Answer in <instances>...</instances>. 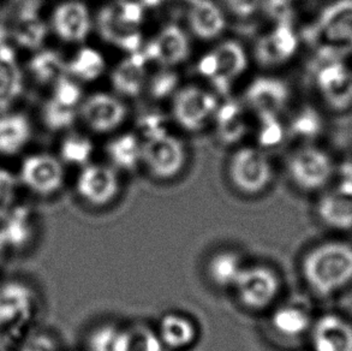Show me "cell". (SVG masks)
Here are the masks:
<instances>
[{
  "instance_id": "5b68a950",
  "label": "cell",
  "mask_w": 352,
  "mask_h": 351,
  "mask_svg": "<svg viewBox=\"0 0 352 351\" xmlns=\"http://www.w3.org/2000/svg\"><path fill=\"white\" fill-rule=\"evenodd\" d=\"M338 171L333 153L316 143L302 145L287 160L291 182L305 193L321 194L333 184Z\"/></svg>"
},
{
  "instance_id": "f1b7e54d",
  "label": "cell",
  "mask_w": 352,
  "mask_h": 351,
  "mask_svg": "<svg viewBox=\"0 0 352 351\" xmlns=\"http://www.w3.org/2000/svg\"><path fill=\"white\" fill-rule=\"evenodd\" d=\"M157 333L168 350H182L195 342L197 328L184 314L167 313L160 319Z\"/></svg>"
},
{
  "instance_id": "484cf974",
  "label": "cell",
  "mask_w": 352,
  "mask_h": 351,
  "mask_svg": "<svg viewBox=\"0 0 352 351\" xmlns=\"http://www.w3.org/2000/svg\"><path fill=\"white\" fill-rule=\"evenodd\" d=\"M47 24L43 22L35 8L29 5L19 11L11 27V36L19 47L38 51L47 38Z\"/></svg>"
},
{
  "instance_id": "7bdbcfd3",
  "label": "cell",
  "mask_w": 352,
  "mask_h": 351,
  "mask_svg": "<svg viewBox=\"0 0 352 351\" xmlns=\"http://www.w3.org/2000/svg\"><path fill=\"white\" fill-rule=\"evenodd\" d=\"M131 351H170L157 332L146 328L130 330Z\"/></svg>"
},
{
  "instance_id": "816d5d0a",
  "label": "cell",
  "mask_w": 352,
  "mask_h": 351,
  "mask_svg": "<svg viewBox=\"0 0 352 351\" xmlns=\"http://www.w3.org/2000/svg\"><path fill=\"white\" fill-rule=\"evenodd\" d=\"M349 180H352V177H351V178H349Z\"/></svg>"
},
{
  "instance_id": "f35d334b",
  "label": "cell",
  "mask_w": 352,
  "mask_h": 351,
  "mask_svg": "<svg viewBox=\"0 0 352 351\" xmlns=\"http://www.w3.org/2000/svg\"><path fill=\"white\" fill-rule=\"evenodd\" d=\"M179 77L170 67H164L162 72L153 75L147 81V89L153 99L164 100L170 95L176 94Z\"/></svg>"
},
{
  "instance_id": "74e56055",
  "label": "cell",
  "mask_w": 352,
  "mask_h": 351,
  "mask_svg": "<svg viewBox=\"0 0 352 351\" xmlns=\"http://www.w3.org/2000/svg\"><path fill=\"white\" fill-rule=\"evenodd\" d=\"M258 118L260 125L257 131V141L261 149L279 146L285 136V130L279 120V116L261 114Z\"/></svg>"
},
{
  "instance_id": "c3c4849f",
  "label": "cell",
  "mask_w": 352,
  "mask_h": 351,
  "mask_svg": "<svg viewBox=\"0 0 352 351\" xmlns=\"http://www.w3.org/2000/svg\"><path fill=\"white\" fill-rule=\"evenodd\" d=\"M140 1L144 6V9H152V8H159L166 0H140Z\"/></svg>"
},
{
  "instance_id": "ee69618b",
  "label": "cell",
  "mask_w": 352,
  "mask_h": 351,
  "mask_svg": "<svg viewBox=\"0 0 352 351\" xmlns=\"http://www.w3.org/2000/svg\"><path fill=\"white\" fill-rule=\"evenodd\" d=\"M19 180L6 169L0 167V219L16 204Z\"/></svg>"
},
{
  "instance_id": "836d02e7",
  "label": "cell",
  "mask_w": 352,
  "mask_h": 351,
  "mask_svg": "<svg viewBox=\"0 0 352 351\" xmlns=\"http://www.w3.org/2000/svg\"><path fill=\"white\" fill-rule=\"evenodd\" d=\"M324 114H327L314 109L313 106H305L291 119L289 131L303 145L315 142L324 131Z\"/></svg>"
},
{
  "instance_id": "277c9868",
  "label": "cell",
  "mask_w": 352,
  "mask_h": 351,
  "mask_svg": "<svg viewBox=\"0 0 352 351\" xmlns=\"http://www.w3.org/2000/svg\"><path fill=\"white\" fill-rule=\"evenodd\" d=\"M313 85L324 114L333 117L351 116V61L316 56Z\"/></svg>"
},
{
  "instance_id": "8d00e7d4",
  "label": "cell",
  "mask_w": 352,
  "mask_h": 351,
  "mask_svg": "<svg viewBox=\"0 0 352 351\" xmlns=\"http://www.w3.org/2000/svg\"><path fill=\"white\" fill-rule=\"evenodd\" d=\"M77 117L78 109L59 104L51 96L43 103L40 111L41 123L51 133L67 131L75 124Z\"/></svg>"
},
{
  "instance_id": "f907efd6",
  "label": "cell",
  "mask_w": 352,
  "mask_h": 351,
  "mask_svg": "<svg viewBox=\"0 0 352 351\" xmlns=\"http://www.w3.org/2000/svg\"><path fill=\"white\" fill-rule=\"evenodd\" d=\"M29 1H34V0H29Z\"/></svg>"
},
{
  "instance_id": "4316f807",
  "label": "cell",
  "mask_w": 352,
  "mask_h": 351,
  "mask_svg": "<svg viewBox=\"0 0 352 351\" xmlns=\"http://www.w3.org/2000/svg\"><path fill=\"white\" fill-rule=\"evenodd\" d=\"M27 72L35 85L52 88L67 76V61L54 50H38L29 59Z\"/></svg>"
},
{
  "instance_id": "3957f363",
  "label": "cell",
  "mask_w": 352,
  "mask_h": 351,
  "mask_svg": "<svg viewBox=\"0 0 352 351\" xmlns=\"http://www.w3.org/2000/svg\"><path fill=\"white\" fill-rule=\"evenodd\" d=\"M310 38L316 56L352 59V0H324L314 22Z\"/></svg>"
},
{
  "instance_id": "5bb4252c",
  "label": "cell",
  "mask_w": 352,
  "mask_h": 351,
  "mask_svg": "<svg viewBox=\"0 0 352 351\" xmlns=\"http://www.w3.org/2000/svg\"><path fill=\"white\" fill-rule=\"evenodd\" d=\"M316 212L321 223L337 233L352 231V180L334 182L320 194Z\"/></svg>"
},
{
  "instance_id": "ffe728a7",
  "label": "cell",
  "mask_w": 352,
  "mask_h": 351,
  "mask_svg": "<svg viewBox=\"0 0 352 351\" xmlns=\"http://www.w3.org/2000/svg\"><path fill=\"white\" fill-rule=\"evenodd\" d=\"M38 220L27 206L14 204L3 218L0 219V238L6 251H21L27 247L38 233Z\"/></svg>"
},
{
  "instance_id": "7402d4cb",
  "label": "cell",
  "mask_w": 352,
  "mask_h": 351,
  "mask_svg": "<svg viewBox=\"0 0 352 351\" xmlns=\"http://www.w3.org/2000/svg\"><path fill=\"white\" fill-rule=\"evenodd\" d=\"M96 27L106 43L128 53L138 52L142 46L140 29L130 28L116 16L112 5H105L96 17Z\"/></svg>"
},
{
  "instance_id": "4fadbf2b",
  "label": "cell",
  "mask_w": 352,
  "mask_h": 351,
  "mask_svg": "<svg viewBox=\"0 0 352 351\" xmlns=\"http://www.w3.org/2000/svg\"><path fill=\"white\" fill-rule=\"evenodd\" d=\"M308 339L311 351H352V319L336 310L320 314Z\"/></svg>"
},
{
  "instance_id": "30bf717a",
  "label": "cell",
  "mask_w": 352,
  "mask_h": 351,
  "mask_svg": "<svg viewBox=\"0 0 352 351\" xmlns=\"http://www.w3.org/2000/svg\"><path fill=\"white\" fill-rule=\"evenodd\" d=\"M234 289L243 306L261 310L270 307L280 292V275L270 266H245Z\"/></svg>"
},
{
  "instance_id": "ab89813d",
  "label": "cell",
  "mask_w": 352,
  "mask_h": 351,
  "mask_svg": "<svg viewBox=\"0 0 352 351\" xmlns=\"http://www.w3.org/2000/svg\"><path fill=\"white\" fill-rule=\"evenodd\" d=\"M51 98L59 104L76 109H78L83 101L81 86L78 82L69 76L64 77L52 87Z\"/></svg>"
},
{
  "instance_id": "f6af8a7d",
  "label": "cell",
  "mask_w": 352,
  "mask_h": 351,
  "mask_svg": "<svg viewBox=\"0 0 352 351\" xmlns=\"http://www.w3.org/2000/svg\"><path fill=\"white\" fill-rule=\"evenodd\" d=\"M138 125L143 140L168 133L166 117L160 111H147L141 114L138 120Z\"/></svg>"
},
{
  "instance_id": "d6a6232c",
  "label": "cell",
  "mask_w": 352,
  "mask_h": 351,
  "mask_svg": "<svg viewBox=\"0 0 352 351\" xmlns=\"http://www.w3.org/2000/svg\"><path fill=\"white\" fill-rule=\"evenodd\" d=\"M245 265L237 253L224 251L215 254L208 262V275L219 288H234Z\"/></svg>"
},
{
  "instance_id": "60d3db41",
  "label": "cell",
  "mask_w": 352,
  "mask_h": 351,
  "mask_svg": "<svg viewBox=\"0 0 352 351\" xmlns=\"http://www.w3.org/2000/svg\"><path fill=\"white\" fill-rule=\"evenodd\" d=\"M14 351H60V344L50 331L34 330L17 344Z\"/></svg>"
},
{
  "instance_id": "83f0119b",
  "label": "cell",
  "mask_w": 352,
  "mask_h": 351,
  "mask_svg": "<svg viewBox=\"0 0 352 351\" xmlns=\"http://www.w3.org/2000/svg\"><path fill=\"white\" fill-rule=\"evenodd\" d=\"M314 317L300 304H285L276 309L271 319L272 328L281 337L297 339L309 334Z\"/></svg>"
},
{
  "instance_id": "d590c367",
  "label": "cell",
  "mask_w": 352,
  "mask_h": 351,
  "mask_svg": "<svg viewBox=\"0 0 352 351\" xmlns=\"http://www.w3.org/2000/svg\"><path fill=\"white\" fill-rule=\"evenodd\" d=\"M94 152L91 138L78 133H69L59 146V159L63 164L86 167Z\"/></svg>"
},
{
  "instance_id": "2e32d148",
  "label": "cell",
  "mask_w": 352,
  "mask_h": 351,
  "mask_svg": "<svg viewBox=\"0 0 352 351\" xmlns=\"http://www.w3.org/2000/svg\"><path fill=\"white\" fill-rule=\"evenodd\" d=\"M119 189L118 173L115 167L88 164L77 177V194L91 206L111 204L117 198Z\"/></svg>"
},
{
  "instance_id": "4dcf8cb0",
  "label": "cell",
  "mask_w": 352,
  "mask_h": 351,
  "mask_svg": "<svg viewBox=\"0 0 352 351\" xmlns=\"http://www.w3.org/2000/svg\"><path fill=\"white\" fill-rule=\"evenodd\" d=\"M112 165L123 171H133L142 162V141L135 134H122L106 146Z\"/></svg>"
},
{
  "instance_id": "52a82bcc",
  "label": "cell",
  "mask_w": 352,
  "mask_h": 351,
  "mask_svg": "<svg viewBox=\"0 0 352 351\" xmlns=\"http://www.w3.org/2000/svg\"><path fill=\"white\" fill-rule=\"evenodd\" d=\"M19 184L38 198H52L65 184V169L59 158L50 153H33L19 167Z\"/></svg>"
},
{
  "instance_id": "7dc6e473",
  "label": "cell",
  "mask_w": 352,
  "mask_h": 351,
  "mask_svg": "<svg viewBox=\"0 0 352 351\" xmlns=\"http://www.w3.org/2000/svg\"><path fill=\"white\" fill-rule=\"evenodd\" d=\"M263 0H224L226 8L237 17H250L256 14L262 6Z\"/></svg>"
},
{
  "instance_id": "b9f144b4",
  "label": "cell",
  "mask_w": 352,
  "mask_h": 351,
  "mask_svg": "<svg viewBox=\"0 0 352 351\" xmlns=\"http://www.w3.org/2000/svg\"><path fill=\"white\" fill-rule=\"evenodd\" d=\"M112 5L116 16L130 28L140 29L144 19V6L138 0H118Z\"/></svg>"
},
{
  "instance_id": "bcb514c9",
  "label": "cell",
  "mask_w": 352,
  "mask_h": 351,
  "mask_svg": "<svg viewBox=\"0 0 352 351\" xmlns=\"http://www.w3.org/2000/svg\"><path fill=\"white\" fill-rule=\"evenodd\" d=\"M291 1L292 0H263L262 6L265 8L271 19H276V23L291 22V16H292Z\"/></svg>"
},
{
  "instance_id": "6da1fadb",
  "label": "cell",
  "mask_w": 352,
  "mask_h": 351,
  "mask_svg": "<svg viewBox=\"0 0 352 351\" xmlns=\"http://www.w3.org/2000/svg\"><path fill=\"white\" fill-rule=\"evenodd\" d=\"M308 289L320 299H336L352 289V242L331 238L315 244L300 264Z\"/></svg>"
},
{
  "instance_id": "f546056e",
  "label": "cell",
  "mask_w": 352,
  "mask_h": 351,
  "mask_svg": "<svg viewBox=\"0 0 352 351\" xmlns=\"http://www.w3.org/2000/svg\"><path fill=\"white\" fill-rule=\"evenodd\" d=\"M215 131L220 142L224 145H234L239 142L248 133L245 114L241 104L229 100L219 105L215 111Z\"/></svg>"
},
{
  "instance_id": "1f68e13d",
  "label": "cell",
  "mask_w": 352,
  "mask_h": 351,
  "mask_svg": "<svg viewBox=\"0 0 352 351\" xmlns=\"http://www.w3.org/2000/svg\"><path fill=\"white\" fill-rule=\"evenodd\" d=\"M67 76L75 81L89 83L100 78L106 70V61L102 53L93 47L80 48L67 62Z\"/></svg>"
},
{
  "instance_id": "ba28073f",
  "label": "cell",
  "mask_w": 352,
  "mask_h": 351,
  "mask_svg": "<svg viewBox=\"0 0 352 351\" xmlns=\"http://www.w3.org/2000/svg\"><path fill=\"white\" fill-rule=\"evenodd\" d=\"M230 180L239 191L254 195L265 191L271 184L273 169L271 160L263 149L242 147L230 159Z\"/></svg>"
},
{
  "instance_id": "8992f818",
  "label": "cell",
  "mask_w": 352,
  "mask_h": 351,
  "mask_svg": "<svg viewBox=\"0 0 352 351\" xmlns=\"http://www.w3.org/2000/svg\"><path fill=\"white\" fill-rule=\"evenodd\" d=\"M247 67V53L242 45L234 40H226L201 57L197 72L210 80L220 94H228Z\"/></svg>"
},
{
  "instance_id": "9c48e42d",
  "label": "cell",
  "mask_w": 352,
  "mask_h": 351,
  "mask_svg": "<svg viewBox=\"0 0 352 351\" xmlns=\"http://www.w3.org/2000/svg\"><path fill=\"white\" fill-rule=\"evenodd\" d=\"M218 106L215 95L210 92L200 87H184L173 95L172 117L186 131L199 133L214 118Z\"/></svg>"
},
{
  "instance_id": "9a60e30c",
  "label": "cell",
  "mask_w": 352,
  "mask_h": 351,
  "mask_svg": "<svg viewBox=\"0 0 352 351\" xmlns=\"http://www.w3.org/2000/svg\"><path fill=\"white\" fill-rule=\"evenodd\" d=\"M50 25L63 43H83L93 27L91 11L82 0H63L53 9Z\"/></svg>"
},
{
  "instance_id": "d4e9b609",
  "label": "cell",
  "mask_w": 352,
  "mask_h": 351,
  "mask_svg": "<svg viewBox=\"0 0 352 351\" xmlns=\"http://www.w3.org/2000/svg\"><path fill=\"white\" fill-rule=\"evenodd\" d=\"M32 136L33 127L25 114H0V157L19 156L28 146Z\"/></svg>"
},
{
  "instance_id": "f5cc1de1",
  "label": "cell",
  "mask_w": 352,
  "mask_h": 351,
  "mask_svg": "<svg viewBox=\"0 0 352 351\" xmlns=\"http://www.w3.org/2000/svg\"><path fill=\"white\" fill-rule=\"evenodd\" d=\"M351 63H352V59H351Z\"/></svg>"
},
{
  "instance_id": "7a4b0ae2",
  "label": "cell",
  "mask_w": 352,
  "mask_h": 351,
  "mask_svg": "<svg viewBox=\"0 0 352 351\" xmlns=\"http://www.w3.org/2000/svg\"><path fill=\"white\" fill-rule=\"evenodd\" d=\"M40 313V297L32 285L10 280L0 285V347L14 350L33 332Z\"/></svg>"
},
{
  "instance_id": "681fc988",
  "label": "cell",
  "mask_w": 352,
  "mask_h": 351,
  "mask_svg": "<svg viewBox=\"0 0 352 351\" xmlns=\"http://www.w3.org/2000/svg\"><path fill=\"white\" fill-rule=\"evenodd\" d=\"M5 251H6V248H5L4 243H3L1 238H0V262H1V259L4 257Z\"/></svg>"
},
{
  "instance_id": "ac0fdd59",
  "label": "cell",
  "mask_w": 352,
  "mask_h": 351,
  "mask_svg": "<svg viewBox=\"0 0 352 351\" xmlns=\"http://www.w3.org/2000/svg\"><path fill=\"white\" fill-rule=\"evenodd\" d=\"M141 51L148 62L157 63L162 67H172L179 65L189 57L190 43L179 25L167 24Z\"/></svg>"
},
{
  "instance_id": "8fae6325",
  "label": "cell",
  "mask_w": 352,
  "mask_h": 351,
  "mask_svg": "<svg viewBox=\"0 0 352 351\" xmlns=\"http://www.w3.org/2000/svg\"><path fill=\"white\" fill-rule=\"evenodd\" d=\"M186 152L181 140L165 133L142 141V164L159 180H171L186 167Z\"/></svg>"
},
{
  "instance_id": "d6986e66",
  "label": "cell",
  "mask_w": 352,
  "mask_h": 351,
  "mask_svg": "<svg viewBox=\"0 0 352 351\" xmlns=\"http://www.w3.org/2000/svg\"><path fill=\"white\" fill-rule=\"evenodd\" d=\"M290 88L278 77L260 76L252 80L245 90V103L261 114L279 116L290 101Z\"/></svg>"
},
{
  "instance_id": "e0dca14e",
  "label": "cell",
  "mask_w": 352,
  "mask_h": 351,
  "mask_svg": "<svg viewBox=\"0 0 352 351\" xmlns=\"http://www.w3.org/2000/svg\"><path fill=\"white\" fill-rule=\"evenodd\" d=\"M298 45V36L291 22H281L257 40L254 53L262 67H279L295 56Z\"/></svg>"
},
{
  "instance_id": "44dd1931",
  "label": "cell",
  "mask_w": 352,
  "mask_h": 351,
  "mask_svg": "<svg viewBox=\"0 0 352 351\" xmlns=\"http://www.w3.org/2000/svg\"><path fill=\"white\" fill-rule=\"evenodd\" d=\"M147 63L141 50L128 53L111 74V85L116 93L124 98H136L141 94L148 81Z\"/></svg>"
},
{
  "instance_id": "cb8c5ba5",
  "label": "cell",
  "mask_w": 352,
  "mask_h": 351,
  "mask_svg": "<svg viewBox=\"0 0 352 351\" xmlns=\"http://www.w3.org/2000/svg\"><path fill=\"white\" fill-rule=\"evenodd\" d=\"M188 23L191 32L201 40L218 38L226 28L223 10L212 0H191Z\"/></svg>"
},
{
  "instance_id": "7c38bea8",
  "label": "cell",
  "mask_w": 352,
  "mask_h": 351,
  "mask_svg": "<svg viewBox=\"0 0 352 351\" xmlns=\"http://www.w3.org/2000/svg\"><path fill=\"white\" fill-rule=\"evenodd\" d=\"M78 117L94 133H111L123 125L128 117V107L118 96L98 92L83 99L78 107Z\"/></svg>"
},
{
  "instance_id": "603a6c76",
  "label": "cell",
  "mask_w": 352,
  "mask_h": 351,
  "mask_svg": "<svg viewBox=\"0 0 352 351\" xmlns=\"http://www.w3.org/2000/svg\"><path fill=\"white\" fill-rule=\"evenodd\" d=\"M23 72L14 48L0 43V112H8L23 94Z\"/></svg>"
},
{
  "instance_id": "e575fe53",
  "label": "cell",
  "mask_w": 352,
  "mask_h": 351,
  "mask_svg": "<svg viewBox=\"0 0 352 351\" xmlns=\"http://www.w3.org/2000/svg\"><path fill=\"white\" fill-rule=\"evenodd\" d=\"M87 343L88 351H131L130 330L116 325L96 328Z\"/></svg>"
}]
</instances>
